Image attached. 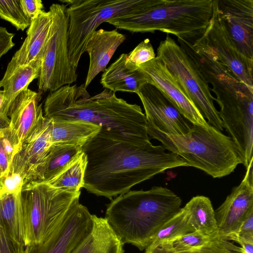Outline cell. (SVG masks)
<instances>
[{
	"mask_svg": "<svg viewBox=\"0 0 253 253\" xmlns=\"http://www.w3.org/2000/svg\"><path fill=\"white\" fill-rule=\"evenodd\" d=\"M52 145L50 120L43 115L34 132L14 156L10 171L21 174L25 183L32 181L36 169Z\"/></svg>",
	"mask_w": 253,
	"mask_h": 253,
	"instance_id": "cell-17",
	"label": "cell"
},
{
	"mask_svg": "<svg viewBox=\"0 0 253 253\" xmlns=\"http://www.w3.org/2000/svg\"><path fill=\"white\" fill-rule=\"evenodd\" d=\"M166 0H76L66 8L70 62L77 70L86 42L102 23L120 15L141 12Z\"/></svg>",
	"mask_w": 253,
	"mask_h": 253,
	"instance_id": "cell-7",
	"label": "cell"
},
{
	"mask_svg": "<svg viewBox=\"0 0 253 253\" xmlns=\"http://www.w3.org/2000/svg\"><path fill=\"white\" fill-rule=\"evenodd\" d=\"M214 0H166L151 9L120 15L106 22L132 33L160 31L185 40L199 36L211 18Z\"/></svg>",
	"mask_w": 253,
	"mask_h": 253,
	"instance_id": "cell-5",
	"label": "cell"
},
{
	"mask_svg": "<svg viewBox=\"0 0 253 253\" xmlns=\"http://www.w3.org/2000/svg\"><path fill=\"white\" fill-rule=\"evenodd\" d=\"M8 111L5 103L4 91L0 88V114L7 116Z\"/></svg>",
	"mask_w": 253,
	"mask_h": 253,
	"instance_id": "cell-43",
	"label": "cell"
},
{
	"mask_svg": "<svg viewBox=\"0 0 253 253\" xmlns=\"http://www.w3.org/2000/svg\"><path fill=\"white\" fill-rule=\"evenodd\" d=\"M235 242L240 245L241 253H253V241L238 237Z\"/></svg>",
	"mask_w": 253,
	"mask_h": 253,
	"instance_id": "cell-40",
	"label": "cell"
},
{
	"mask_svg": "<svg viewBox=\"0 0 253 253\" xmlns=\"http://www.w3.org/2000/svg\"><path fill=\"white\" fill-rule=\"evenodd\" d=\"M52 145L69 144L83 146L96 135L101 126L79 120L49 119Z\"/></svg>",
	"mask_w": 253,
	"mask_h": 253,
	"instance_id": "cell-22",
	"label": "cell"
},
{
	"mask_svg": "<svg viewBox=\"0 0 253 253\" xmlns=\"http://www.w3.org/2000/svg\"><path fill=\"white\" fill-rule=\"evenodd\" d=\"M182 200L167 187L154 186L119 195L107 205V222L122 242L140 251L157 231L181 209Z\"/></svg>",
	"mask_w": 253,
	"mask_h": 253,
	"instance_id": "cell-3",
	"label": "cell"
},
{
	"mask_svg": "<svg viewBox=\"0 0 253 253\" xmlns=\"http://www.w3.org/2000/svg\"><path fill=\"white\" fill-rule=\"evenodd\" d=\"M10 120L8 116L0 114V132L8 129Z\"/></svg>",
	"mask_w": 253,
	"mask_h": 253,
	"instance_id": "cell-42",
	"label": "cell"
},
{
	"mask_svg": "<svg viewBox=\"0 0 253 253\" xmlns=\"http://www.w3.org/2000/svg\"><path fill=\"white\" fill-rule=\"evenodd\" d=\"M40 98L38 92L27 88L16 97L9 108L8 135L15 155L34 132L43 116L42 104L38 105Z\"/></svg>",
	"mask_w": 253,
	"mask_h": 253,
	"instance_id": "cell-15",
	"label": "cell"
},
{
	"mask_svg": "<svg viewBox=\"0 0 253 253\" xmlns=\"http://www.w3.org/2000/svg\"><path fill=\"white\" fill-rule=\"evenodd\" d=\"M251 160L240 183L234 187L223 203L215 210L217 235L235 242L241 225L253 212V168Z\"/></svg>",
	"mask_w": 253,
	"mask_h": 253,
	"instance_id": "cell-11",
	"label": "cell"
},
{
	"mask_svg": "<svg viewBox=\"0 0 253 253\" xmlns=\"http://www.w3.org/2000/svg\"><path fill=\"white\" fill-rule=\"evenodd\" d=\"M138 67L148 76V83L163 91L192 125L205 127L211 126L159 58L156 57Z\"/></svg>",
	"mask_w": 253,
	"mask_h": 253,
	"instance_id": "cell-16",
	"label": "cell"
},
{
	"mask_svg": "<svg viewBox=\"0 0 253 253\" xmlns=\"http://www.w3.org/2000/svg\"><path fill=\"white\" fill-rule=\"evenodd\" d=\"M20 3L24 14L31 20L43 11V5L41 0H20Z\"/></svg>",
	"mask_w": 253,
	"mask_h": 253,
	"instance_id": "cell-35",
	"label": "cell"
},
{
	"mask_svg": "<svg viewBox=\"0 0 253 253\" xmlns=\"http://www.w3.org/2000/svg\"><path fill=\"white\" fill-rule=\"evenodd\" d=\"M241 251L240 246L219 237L215 231L211 234L209 241L204 245L188 251L177 253H241Z\"/></svg>",
	"mask_w": 253,
	"mask_h": 253,
	"instance_id": "cell-30",
	"label": "cell"
},
{
	"mask_svg": "<svg viewBox=\"0 0 253 253\" xmlns=\"http://www.w3.org/2000/svg\"><path fill=\"white\" fill-rule=\"evenodd\" d=\"M0 133H1V132H0ZM4 179V177L3 176L2 173L0 171V190L2 189Z\"/></svg>",
	"mask_w": 253,
	"mask_h": 253,
	"instance_id": "cell-44",
	"label": "cell"
},
{
	"mask_svg": "<svg viewBox=\"0 0 253 253\" xmlns=\"http://www.w3.org/2000/svg\"><path fill=\"white\" fill-rule=\"evenodd\" d=\"M5 131L0 133V170L4 178L9 174L11 167V163L3 147L0 139L1 135Z\"/></svg>",
	"mask_w": 253,
	"mask_h": 253,
	"instance_id": "cell-38",
	"label": "cell"
},
{
	"mask_svg": "<svg viewBox=\"0 0 253 253\" xmlns=\"http://www.w3.org/2000/svg\"><path fill=\"white\" fill-rule=\"evenodd\" d=\"M238 237L253 241V212L242 223L238 233Z\"/></svg>",
	"mask_w": 253,
	"mask_h": 253,
	"instance_id": "cell-37",
	"label": "cell"
},
{
	"mask_svg": "<svg viewBox=\"0 0 253 253\" xmlns=\"http://www.w3.org/2000/svg\"><path fill=\"white\" fill-rule=\"evenodd\" d=\"M24 183L25 180L21 174L10 171L3 180L1 190L8 193H19Z\"/></svg>",
	"mask_w": 253,
	"mask_h": 253,
	"instance_id": "cell-34",
	"label": "cell"
},
{
	"mask_svg": "<svg viewBox=\"0 0 253 253\" xmlns=\"http://www.w3.org/2000/svg\"><path fill=\"white\" fill-rule=\"evenodd\" d=\"M199 38L219 62L253 89V60L245 57L236 48L219 16L216 0H213L210 22Z\"/></svg>",
	"mask_w": 253,
	"mask_h": 253,
	"instance_id": "cell-10",
	"label": "cell"
},
{
	"mask_svg": "<svg viewBox=\"0 0 253 253\" xmlns=\"http://www.w3.org/2000/svg\"><path fill=\"white\" fill-rule=\"evenodd\" d=\"M42 61H33L28 64L17 66L6 70L0 81V88L3 87L7 110L16 97L23 90L28 88L30 84L38 78Z\"/></svg>",
	"mask_w": 253,
	"mask_h": 253,
	"instance_id": "cell-24",
	"label": "cell"
},
{
	"mask_svg": "<svg viewBox=\"0 0 253 253\" xmlns=\"http://www.w3.org/2000/svg\"><path fill=\"white\" fill-rule=\"evenodd\" d=\"M150 140L134 141L101 128L82 146L87 158L83 188L112 200L165 170L189 167L176 154Z\"/></svg>",
	"mask_w": 253,
	"mask_h": 253,
	"instance_id": "cell-1",
	"label": "cell"
},
{
	"mask_svg": "<svg viewBox=\"0 0 253 253\" xmlns=\"http://www.w3.org/2000/svg\"><path fill=\"white\" fill-rule=\"evenodd\" d=\"M148 253H174V252L170 242H167L157 246Z\"/></svg>",
	"mask_w": 253,
	"mask_h": 253,
	"instance_id": "cell-41",
	"label": "cell"
},
{
	"mask_svg": "<svg viewBox=\"0 0 253 253\" xmlns=\"http://www.w3.org/2000/svg\"><path fill=\"white\" fill-rule=\"evenodd\" d=\"M124 245L106 219L93 214L90 232L72 253H124Z\"/></svg>",
	"mask_w": 253,
	"mask_h": 253,
	"instance_id": "cell-21",
	"label": "cell"
},
{
	"mask_svg": "<svg viewBox=\"0 0 253 253\" xmlns=\"http://www.w3.org/2000/svg\"><path fill=\"white\" fill-rule=\"evenodd\" d=\"M0 18L10 23L17 30L24 31L31 22L23 11L20 0H0Z\"/></svg>",
	"mask_w": 253,
	"mask_h": 253,
	"instance_id": "cell-29",
	"label": "cell"
},
{
	"mask_svg": "<svg viewBox=\"0 0 253 253\" xmlns=\"http://www.w3.org/2000/svg\"><path fill=\"white\" fill-rule=\"evenodd\" d=\"M156 55L208 123L223 131L221 120L213 104L215 98L211 93L209 84L192 60L169 34L160 42Z\"/></svg>",
	"mask_w": 253,
	"mask_h": 253,
	"instance_id": "cell-8",
	"label": "cell"
},
{
	"mask_svg": "<svg viewBox=\"0 0 253 253\" xmlns=\"http://www.w3.org/2000/svg\"><path fill=\"white\" fill-rule=\"evenodd\" d=\"M43 113L48 119L90 123L114 135L134 141L150 139L140 107L117 97L115 92L106 88L91 96L84 84L63 86L48 94Z\"/></svg>",
	"mask_w": 253,
	"mask_h": 253,
	"instance_id": "cell-2",
	"label": "cell"
},
{
	"mask_svg": "<svg viewBox=\"0 0 253 253\" xmlns=\"http://www.w3.org/2000/svg\"><path fill=\"white\" fill-rule=\"evenodd\" d=\"M156 55L150 40L146 39L127 54L125 64L129 69L136 70L141 64L155 58Z\"/></svg>",
	"mask_w": 253,
	"mask_h": 253,
	"instance_id": "cell-31",
	"label": "cell"
},
{
	"mask_svg": "<svg viewBox=\"0 0 253 253\" xmlns=\"http://www.w3.org/2000/svg\"><path fill=\"white\" fill-rule=\"evenodd\" d=\"M127 56V54H121L105 69L100 80L103 87L114 92L136 93L143 84L148 83V76L140 68L132 70L126 67Z\"/></svg>",
	"mask_w": 253,
	"mask_h": 253,
	"instance_id": "cell-20",
	"label": "cell"
},
{
	"mask_svg": "<svg viewBox=\"0 0 253 253\" xmlns=\"http://www.w3.org/2000/svg\"><path fill=\"white\" fill-rule=\"evenodd\" d=\"M145 111L147 128H153L166 134H184L191 125L168 97L155 85L146 83L136 93Z\"/></svg>",
	"mask_w": 253,
	"mask_h": 253,
	"instance_id": "cell-13",
	"label": "cell"
},
{
	"mask_svg": "<svg viewBox=\"0 0 253 253\" xmlns=\"http://www.w3.org/2000/svg\"><path fill=\"white\" fill-rule=\"evenodd\" d=\"M93 214L79 202L44 242L25 246V253H72L90 232Z\"/></svg>",
	"mask_w": 253,
	"mask_h": 253,
	"instance_id": "cell-12",
	"label": "cell"
},
{
	"mask_svg": "<svg viewBox=\"0 0 253 253\" xmlns=\"http://www.w3.org/2000/svg\"><path fill=\"white\" fill-rule=\"evenodd\" d=\"M211 234L207 235L195 231L183 235L170 242L172 250L175 253L191 250L208 242Z\"/></svg>",
	"mask_w": 253,
	"mask_h": 253,
	"instance_id": "cell-32",
	"label": "cell"
},
{
	"mask_svg": "<svg viewBox=\"0 0 253 253\" xmlns=\"http://www.w3.org/2000/svg\"><path fill=\"white\" fill-rule=\"evenodd\" d=\"M150 138L161 142L171 153L177 154L189 167L199 169L213 178H221L243 164L242 155L233 139L212 126L192 125L184 134H169L147 128Z\"/></svg>",
	"mask_w": 253,
	"mask_h": 253,
	"instance_id": "cell-4",
	"label": "cell"
},
{
	"mask_svg": "<svg viewBox=\"0 0 253 253\" xmlns=\"http://www.w3.org/2000/svg\"><path fill=\"white\" fill-rule=\"evenodd\" d=\"M219 16L239 52L253 60V0H216Z\"/></svg>",
	"mask_w": 253,
	"mask_h": 253,
	"instance_id": "cell-14",
	"label": "cell"
},
{
	"mask_svg": "<svg viewBox=\"0 0 253 253\" xmlns=\"http://www.w3.org/2000/svg\"><path fill=\"white\" fill-rule=\"evenodd\" d=\"M0 139L3 147L8 157L11 165L15 154L12 144L8 137V129L2 133L0 137Z\"/></svg>",
	"mask_w": 253,
	"mask_h": 253,
	"instance_id": "cell-39",
	"label": "cell"
},
{
	"mask_svg": "<svg viewBox=\"0 0 253 253\" xmlns=\"http://www.w3.org/2000/svg\"><path fill=\"white\" fill-rule=\"evenodd\" d=\"M125 35L117 29L96 30L88 39L85 52L89 57V64L84 87L86 88L94 78L104 71L118 47L125 41Z\"/></svg>",
	"mask_w": 253,
	"mask_h": 253,
	"instance_id": "cell-19",
	"label": "cell"
},
{
	"mask_svg": "<svg viewBox=\"0 0 253 253\" xmlns=\"http://www.w3.org/2000/svg\"><path fill=\"white\" fill-rule=\"evenodd\" d=\"M87 164L86 156L83 151L47 183L52 187L71 193L80 191L84 184Z\"/></svg>",
	"mask_w": 253,
	"mask_h": 253,
	"instance_id": "cell-27",
	"label": "cell"
},
{
	"mask_svg": "<svg viewBox=\"0 0 253 253\" xmlns=\"http://www.w3.org/2000/svg\"><path fill=\"white\" fill-rule=\"evenodd\" d=\"M80 195L45 182H25L21 191L25 246L47 240L79 202Z\"/></svg>",
	"mask_w": 253,
	"mask_h": 253,
	"instance_id": "cell-6",
	"label": "cell"
},
{
	"mask_svg": "<svg viewBox=\"0 0 253 253\" xmlns=\"http://www.w3.org/2000/svg\"><path fill=\"white\" fill-rule=\"evenodd\" d=\"M0 225L13 240L25 246L21 192L8 193L0 190Z\"/></svg>",
	"mask_w": 253,
	"mask_h": 253,
	"instance_id": "cell-23",
	"label": "cell"
},
{
	"mask_svg": "<svg viewBox=\"0 0 253 253\" xmlns=\"http://www.w3.org/2000/svg\"><path fill=\"white\" fill-rule=\"evenodd\" d=\"M188 214L183 208L167 221L156 233L144 253L157 246L170 242L181 236L194 232Z\"/></svg>",
	"mask_w": 253,
	"mask_h": 253,
	"instance_id": "cell-28",
	"label": "cell"
},
{
	"mask_svg": "<svg viewBox=\"0 0 253 253\" xmlns=\"http://www.w3.org/2000/svg\"><path fill=\"white\" fill-rule=\"evenodd\" d=\"M14 36L5 27L0 26V59L15 45Z\"/></svg>",
	"mask_w": 253,
	"mask_h": 253,
	"instance_id": "cell-36",
	"label": "cell"
},
{
	"mask_svg": "<svg viewBox=\"0 0 253 253\" xmlns=\"http://www.w3.org/2000/svg\"><path fill=\"white\" fill-rule=\"evenodd\" d=\"M25 247L13 240L0 225V253H25Z\"/></svg>",
	"mask_w": 253,
	"mask_h": 253,
	"instance_id": "cell-33",
	"label": "cell"
},
{
	"mask_svg": "<svg viewBox=\"0 0 253 253\" xmlns=\"http://www.w3.org/2000/svg\"><path fill=\"white\" fill-rule=\"evenodd\" d=\"M51 21L50 11L43 10L36 18L31 20L26 32L27 37L8 64L6 70L28 64L33 61H42Z\"/></svg>",
	"mask_w": 253,
	"mask_h": 253,
	"instance_id": "cell-18",
	"label": "cell"
},
{
	"mask_svg": "<svg viewBox=\"0 0 253 253\" xmlns=\"http://www.w3.org/2000/svg\"><path fill=\"white\" fill-rule=\"evenodd\" d=\"M183 208L195 231L208 235L216 231L215 212L208 197L199 195L193 197Z\"/></svg>",
	"mask_w": 253,
	"mask_h": 253,
	"instance_id": "cell-26",
	"label": "cell"
},
{
	"mask_svg": "<svg viewBox=\"0 0 253 253\" xmlns=\"http://www.w3.org/2000/svg\"><path fill=\"white\" fill-rule=\"evenodd\" d=\"M82 146L69 144L52 145L36 169L32 181L48 182L82 152Z\"/></svg>",
	"mask_w": 253,
	"mask_h": 253,
	"instance_id": "cell-25",
	"label": "cell"
},
{
	"mask_svg": "<svg viewBox=\"0 0 253 253\" xmlns=\"http://www.w3.org/2000/svg\"><path fill=\"white\" fill-rule=\"evenodd\" d=\"M66 9L64 4L53 3L49 7L50 31L38 78L40 96L69 85L77 79V70L71 65L69 57Z\"/></svg>",
	"mask_w": 253,
	"mask_h": 253,
	"instance_id": "cell-9",
	"label": "cell"
}]
</instances>
